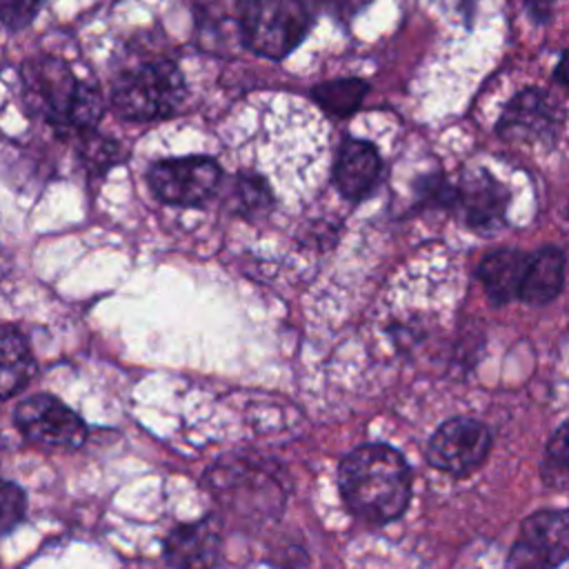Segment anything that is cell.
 I'll return each instance as SVG.
<instances>
[{"mask_svg": "<svg viewBox=\"0 0 569 569\" xmlns=\"http://www.w3.org/2000/svg\"><path fill=\"white\" fill-rule=\"evenodd\" d=\"M569 442H567V422H562L549 445H547V453H545V460H542V480L547 487L551 489H565L567 487V476H569Z\"/></svg>", "mask_w": 569, "mask_h": 569, "instance_id": "ac0fdd59", "label": "cell"}, {"mask_svg": "<svg viewBox=\"0 0 569 569\" xmlns=\"http://www.w3.org/2000/svg\"><path fill=\"white\" fill-rule=\"evenodd\" d=\"M558 565L536 545L525 538H518L511 547L505 569H556Z\"/></svg>", "mask_w": 569, "mask_h": 569, "instance_id": "7402d4cb", "label": "cell"}, {"mask_svg": "<svg viewBox=\"0 0 569 569\" xmlns=\"http://www.w3.org/2000/svg\"><path fill=\"white\" fill-rule=\"evenodd\" d=\"M520 538L540 547L556 565H562L569 551V518L565 511H536L522 522Z\"/></svg>", "mask_w": 569, "mask_h": 569, "instance_id": "9a60e30c", "label": "cell"}, {"mask_svg": "<svg viewBox=\"0 0 569 569\" xmlns=\"http://www.w3.org/2000/svg\"><path fill=\"white\" fill-rule=\"evenodd\" d=\"M36 373V360L24 336L13 327H0V398L24 389Z\"/></svg>", "mask_w": 569, "mask_h": 569, "instance_id": "5bb4252c", "label": "cell"}, {"mask_svg": "<svg viewBox=\"0 0 569 569\" xmlns=\"http://www.w3.org/2000/svg\"><path fill=\"white\" fill-rule=\"evenodd\" d=\"M367 91H369L367 80L340 78V80H327L316 84L311 89V98L325 113L347 118L362 104Z\"/></svg>", "mask_w": 569, "mask_h": 569, "instance_id": "e0dca14e", "label": "cell"}, {"mask_svg": "<svg viewBox=\"0 0 569 569\" xmlns=\"http://www.w3.org/2000/svg\"><path fill=\"white\" fill-rule=\"evenodd\" d=\"M371 0H327L329 9L333 11L336 18L349 22L358 11H362Z\"/></svg>", "mask_w": 569, "mask_h": 569, "instance_id": "cb8c5ba5", "label": "cell"}, {"mask_svg": "<svg viewBox=\"0 0 569 569\" xmlns=\"http://www.w3.org/2000/svg\"><path fill=\"white\" fill-rule=\"evenodd\" d=\"M509 189L485 167L465 171L456 184V204L462 220L482 233L502 227L509 209Z\"/></svg>", "mask_w": 569, "mask_h": 569, "instance_id": "ba28073f", "label": "cell"}, {"mask_svg": "<svg viewBox=\"0 0 569 569\" xmlns=\"http://www.w3.org/2000/svg\"><path fill=\"white\" fill-rule=\"evenodd\" d=\"M22 96L27 109L58 133H91L104 113L100 89L78 80L64 60L51 56L24 62Z\"/></svg>", "mask_w": 569, "mask_h": 569, "instance_id": "7a4b0ae2", "label": "cell"}, {"mask_svg": "<svg viewBox=\"0 0 569 569\" xmlns=\"http://www.w3.org/2000/svg\"><path fill=\"white\" fill-rule=\"evenodd\" d=\"M44 0H0V22L9 29L27 27Z\"/></svg>", "mask_w": 569, "mask_h": 569, "instance_id": "603a6c76", "label": "cell"}, {"mask_svg": "<svg viewBox=\"0 0 569 569\" xmlns=\"http://www.w3.org/2000/svg\"><path fill=\"white\" fill-rule=\"evenodd\" d=\"M491 447V431L476 418L445 420L427 445V462L453 476H467L482 465Z\"/></svg>", "mask_w": 569, "mask_h": 569, "instance_id": "8992f818", "label": "cell"}, {"mask_svg": "<svg viewBox=\"0 0 569 569\" xmlns=\"http://www.w3.org/2000/svg\"><path fill=\"white\" fill-rule=\"evenodd\" d=\"M27 511V496L24 491L9 482V480H0V536L9 533L22 518Z\"/></svg>", "mask_w": 569, "mask_h": 569, "instance_id": "44dd1931", "label": "cell"}, {"mask_svg": "<svg viewBox=\"0 0 569 569\" xmlns=\"http://www.w3.org/2000/svg\"><path fill=\"white\" fill-rule=\"evenodd\" d=\"M529 253L518 249H498L487 253L478 264V280L493 305H507L518 298Z\"/></svg>", "mask_w": 569, "mask_h": 569, "instance_id": "7c38bea8", "label": "cell"}, {"mask_svg": "<svg viewBox=\"0 0 569 569\" xmlns=\"http://www.w3.org/2000/svg\"><path fill=\"white\" fill-rule=\"evenodd\" d=\"M182 71L171 60L142 62L122 71L111 84V107L124 120L169 118L184 102Z\"/></svg>", "mask_w": 569, "mask_h": 569, "instance_id": "3957f363", "label": "cell"}, {"mask_svg": "<svg viewBox=\"0 0 569 569\" xmlns=\"http://www.w3.org/2000/svg\"><path fill=\"white\" fill-rule=\"evenodd\" d=\"M238 24L240 42L251 53L282 60L305 40L311 11L305 0H247Z\"/></svg>", "mask_w": 569, "mask_h": 569, "instance_id": "277c9868", "label": "cell"}, {"mask_svg": "<svg viewBox=\"0 0 569 569\" xmlns=\"http://www.w3.org/2000/svg\"><path fill=\"white\" fill-rule=\"evenodd\" d=\"M151 193L173 207H202L220 187L222 169L209 156L158 160L147 171Z\"/></svg>", "mask_w": 569, "mask_h": 569, "instance_id": "5b68a950", "label": "cell"}, {"mask_svg": "<svg viewBox=\"0 0 569 569\" xmlns=\"http://www.w3.org/2000/svg\"><path fill=\"white\" fill-rule=\"evenodd\" d=\"M347 507L362 520L385 525L402 516L411 498V471L389 445H362L349 451L338 469Z\"/></svg>", "mask_w": 569, "mask_h": 569, "instance_id": "6da1fadb", "label": "cell"}, {"mask_svg": "<svg viewBox=\"0 0 569 569\" xmlns=\"http://www.w3.org/2000/svg\"><path fill=\"white\" fill-rule=\"evenodd\" d=\"M556 80H558L560 84L567 82V78H565V53L560 56V60H558V64H556Z\"/></svg>", "mask_w": 569, "mask_h": 569, "instance_id": "484cf974", "label": "cell"}, {"mask_svg": "<svg viewBox=\"0 0 569 569\" xmlns=\"http://www.w3.org/2000/svg\"><path fill=\"white\" fill-rule=\"evenodd\" d=\"M22 436L36 445L78 449L87 438L80 416L53 396H31L16 407L13 416Z\"/></svg>", "mask_w": 569, "mask_h": 569, "instance_id": "52a82bcc", "label": "cell"}, {"mask_svg": "<svg viewBox=\"0 0 569 569\" xmlns=\"http://www.w3.org/2000/svg\"><path fill=\"white\" fill-rule=\"evenodd\" d=\"M122 158V149L109 140V138H100L96 136V131L84 133V142H82V160L91 171H104L109 169L113 162H118Z\"/></svg>", "mask_w": 569, "mask_h": 569, "instance_id": "ffe728a7", "label": "cell"}, {"mask_svg": "<svg viewBox=\"0 0 569 569\" xmlns=\"http://www.w3.org/2000/svg\"><path fill=\"white\" fill-rule=\"evenodd\" d=\"M220 556V536L211 520L176 527L164 540V558L173 569H213Z\"/></svg>", "mask_w": 569, "mask_h": 569, "instance_id": "8fae6325", "label": "cell"}, {"mask_svg": "<svg viewBox=\"0 0 569 569\" xmlns=\"http://www.w3.org/2000/svg\"><path fill=\"white\" fill-rule=\"evenodd\" d=\"M418 204L425 207H453L456 204V184L447 180L442 173H427L413 184Z\"/></svg>", "mask_w": 569, "mask_h": 569, "instance_id": "d6986e66", "label": "cell"}, {"mask_svg": "<svg viewBox=\"0 0 569 569\" xmlns=\"http://www.w3.org/2000/svg\"><path fill=\"white\" fill-rule=\"evenodd\" d=\"M551 4H553V0H527V9L533 16V20H538V22H545L549 18Z\"/></svg>", "mask_w": 569, "mask_h": 569, "instance_id": "d4e9b609", "label": "cell"}, {"mask_svg": "<svg viewBox=\"0 0 569 569\" xmlns=\"http://www.w3.org/2000/svg\"><path fill=\"white\" fill-rule=\"evenodd\" d=\"M565 251L558 247H545L529 253V264L518 291V298L529 305L551 302L565 287Z\"/></svg>", "mask_w": 569, "mask_h": 569, "instance_id": "4fadbf2b", "label": "cell"}, {"mask_svg": "<svg viewBox=\"0 0 569 569\" xmlns=\"http://www.w3.org/2000/svg\"><path fill=\"white\" fill-rule=\"evenodd\" d=\"M382 160L376 147L360 138H345L336 164H333V184L340 196L349 202H362L369 198L380 180Z\"/></svg>", "mask_w": 569, "mask_h": 569, "instance_id": "30bf717a", "label": "cell"}, {"mask_svg": "<svg viewBox=\"0 0 569 569\" xmlns=\"http://www.w3.org/2000/svg\"><path fill=\"white\" fill-rule=\"evenodd\" d=\"M562 122L551 98L542 89H525L505 107L496 131L502 138L518 140H549Z\"/></svg>", "mask_w": 569, "mask_h": 569, "instance_id": "9c48e42d", "label": "cell"}, {"mask_svg": "<svg viewBox=\"0 0 569 569\" xmlns=\"http://www.w3.org/2000/svg\"><path fill=\"white\" fill-rule=\"evenodd\" d=\"M227 198L231 211L244 220H260L276 204L267 180L251 171H238L231 178V189Z\"/></svg>", "mask_w": 569, "mask_h": 569, "instance_id": "2e32d148", "label": "cell"}]
</instances>
